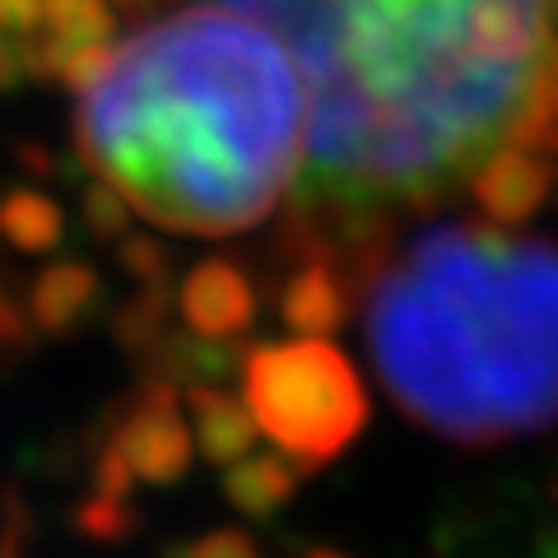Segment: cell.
Wrapping results in <instances>:
<instances>
[{"label":"cell","instance_id":"5b68a950","mask_svg":"<svg viewBox=\"0 0 558 558\" xmlns=\"http://www.w3.org/2000/svg\"><path fill=\"white\" fill-rule=\"evenodd\" d=\"M191 418L168 387H154L135 410L121 414L102 451V498H121L131 484H172L191 461Z\"/></svg>","mask_w":558,"mask_h":558},{"label":"cell","instance_id":"6da1fadb","mask_svg":"<svg viewBox=\"0 0 558 558\" xmlns=\"http://www.w3.org/2000/svg\"><path fill=\"white\" fill-rule=\"evenodd\" d=\"M303 70V209L424 201L512 140L558 0H223Z\"/></svg>","mask_w":558,"mask_h":558},{"label":"cell","instance_id":"8fae6325","mask_svg":"<svg viewBox=\"0 0 558 558\" xmlns=\"http://www.w3.org/2000/svg\"><path fill=\"white\" fill-rule=\"evenodd\" d=\"M299 470L303 465H293L284 451H247L242 461H233L223 488H229L233 508H242L247 517H266L284 498H293V488H299Z\"/></svg>","mask_w":558,"mask_h":558},{"label":"cell","instance_id":"ffe728a7","mask_svg":"<svg viewBox=\"0 0 558 558\" xmlns=\"http://www.w3.org/2000/svg\"><path fill=\"white\" fill-rule=\"evenodd\" d=\"M0 558H14V554H0Z\"/></svg>","mask_w":558,"mask_h":558},{"label":"cell","instance_id":"30bf717a","mask_svg":"<svg viewBox=\"0 0 558 558\" xmlns=\"http://www.w3.org/2000/svg\"><path fill=\"white\" fill-rule=\"evenodd\" d=\"M98 299V275L84 266V260H51L38 275L28 299V317L38 322L47 336H61V330L75 326L84 312Z\"/></svg>","mask_w":558,"mask_h":558},{"label":"cell","instance_id":"5bb4252c","mask_svg":"<svg viewBox=\"0 0 558 558\" xmlns=\"http://www.w3.org/2000/svg\"><path fill=\"white\" fill-rule=\"evenodd\" d=\"M84 223L98 238H121L126 233V196L112 182H94L84 191Z\"/></svg>","mask_w":558,"mask_h":558},{"label":"cell","instance_id":"7c38bea8","mask_svg":"<svg viewBox=\"0 0 558 558\" xmlns=\"http://www.w3.org/2000/svg\"><path fill=\"white\" fill-rule=\"evenodd\" d=\"M279 312H284V326L293 330V336H330L344 317V293H340L336 270L330 266H303L284 284Z\"/></svg>","mask_w":558,"mask_h":558},{"label":"cell","instance_id":"e0dca14e","mask_svg":"<svg viewBox=\"0 0 558 558\" xmlns=\"http://www.w3.org/2000/svg\"><path fill=\"white\" fill-rule=\"evenodd\" d=\"M28 75V61H24V38L10 28H0V89H14Z\"/></svg>","mask_w":558,"mask_h":558},{"label":"cell","instance_id":"9c48e42d","mask_svg":"<svg viewBox=\"0 0 558 558\" xmlns=\"http://www.w3.org/2000/svg\"><path fill=\"white\" fill-rule=\"evenodd\" d=\"M186 418H191V438H196V447L219 465L242 461L260 438L247 405L215 391V387H191L186 391Z\"/></svg>","mask_w":558,"mask_h":558},{"label":"cell","instance_id":"9a60e30c","mask_svg":"<svg viewBox=\"0 0 558 558\" xmlns=\"http://www.w3.org/2000/svg\"><path fill=\"white\" fill-rule=\"evenodd\" d=\"M182 558H260V549L242 531H209L196 545H186Z\"/></svg>","mask_w":558,"mask_h":558},{"label":"cell","instance_id":"8992f818","mask_svg":"<svg viewBox=\"0 0 558 558\" xmlns=\"http://www.w3.org/2000/svg\"><path fill=\"white\" fill-rule=\"evenodd\" d=\"M112 10L108 0H43L38 24L24 38L28 75L84 84L112 47Z\"/></svg>","mask_w":558,"mask_h":558},{"label":"cell","instance_id":"7a4b0ae2","mask_svg":"<svg viewBox=\"0 0 558 558\" xmlns=\"http://www.w3.org/2000/svg\"><path fill=\"white\" fill-rule=\"evenodd\" d=\"M303 75L266 24L196 5L84 80L80 140L131 209L172 233H242L299 178Z\"/></svg>","mask_w":558,"mask_h":558},{"label":"cell","instance_id":"ba28073f","mask_svg":"<svg viewBox=\"0 0 558 558\" xmlns=\"http://www.w3.org/2000/svg\"><path fill=\"white\" fill-rule=\"evenodd\" d=\"M256 293L247 284V275L229 260H201L182 284V317L191 326V336L205 340H233L238 330L252 326Z\"/></svg>","mask_w":558,"mask_h":558},{"label":"cell","instance_id":"3957f363","mask_svg":"<svg viewBox=\"0 0 558 558\" xmlns=\"http://www.w3.org/2000/svg\"><path fill=\"white\" fill-rule=\"evenodd\" d=\"M381 387L438 438L494 447L558 418V247L442 223L368 289Z\"/></svg>","mask_w":558,"mask_h":558},{"label":"cell","instance_id":"ac0fdd59","mask_svg":"<svg viewBox=\"0 0 558 558\" xmlns=\"http://www.w3.org/2000/svg\"><path fill=\"white\" fill-rule=\"evenodd\" d=\"M38 14H43V0H0V28L10 33H28L38 24Z\"/></svg>","mask_w":558,"mask_h":558},{"label":"cell","instance_id":"d6986e66","mask_svg":"<svg viewBox=\"0 0 558 558\" xmlns=\"http://www.w3.org/2000/svg\"><path fill=\"white\" fill-rule=\"evenodd\" d=\"M307 558H344V554H326V549H317V554H307Z\"/></svg>","mask_w":558,"mask_h":558},{"label":"cell","instance_id":"277c9868","mask_svg":"<svg viewBox=\"0 0 558 558\" xmlns=\"http://www.w3.org/2000/svg\"><path fill=\"white\" fill-rule=\"evenodd\" d=\"M242 405L256 433L293 465L336 461L368 424V391L326 336L256 344L242 359Z\"/></svg>","mask_w":558,"mask_h":558},{"label":"cell","instance_id":"4fadbf2b","mask_svg":"<svg viewBox=\"0 0 558 558\" xmlns=\"http://www.w3.org/2000/svg\"><path fill=\"white\" fill-rule=\"evenodd\" d=\"M0 233H5L20 252H51L65 233V215L61 205L43 196V191H10L0 201Z\"/></svg>","mask_w":558,"mask_h":558},{"label":"cell","instance_id":"2e32d148","mask_svg":"<svg viewBox=\"0 0 558 558\" xmlns=\"http://www.w3.org/2000/svg\"><path fill=\"white\" fill-rule=\"evenodd\" d=\"M121 260H126V270L140 275V279H159L163 275V252L154 247L149 238H121Z\"/></svg>","mask_w":558,"mask_h":558},{"label":"cell","instance_id":"52a82bcc","mask_svg":"<svg viewBox=\"0 0 558 558\" xmlns=\"http://www.w3.org/2000/svg\"><path fill=\"white\" fill-rule=\"evenodd\" d=\"M549 196V168L526 145L502 140L475 163V201L494 223H526Z\"/></svg>","mask_w":558,"mask_h":558}]
</instances>
